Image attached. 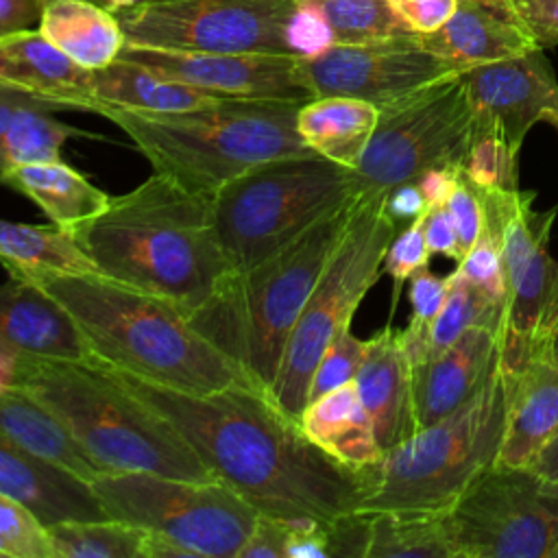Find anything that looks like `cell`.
I'll return each instance as SVG.
<instances>
[{"mask_svg":"<svg viewBox=\"0 0 558 558\" xmlns=\"http://www.w3.org/2000/svg\"><path fill=\"white\" fill-rule=\"evenodd\" d=\"M408 281H410L408 299H410L412 314H410V320H408L405 329L408 331H421L440 312V307L447 299L449 281H447V277L442 279V277L429 272L427 268L416 270Z\"/></svg>","mask_w":558,"mask_h":558,"instance_id":"cell-41","label":"cell"},{"mask_svg":"<svg viewBox=\"0 0 558 558\" xmlns=\"http://www.w3.org/2000/svg\"><path fill=\"white\" fill-rule=\"evenodd\" d=\"M116 15L126 44L144 48L312 57L331 46L299 0H150Z\"/></svg>","mask_w":558,"mask_h":558,"instance_id":"cell-10","label":"cell"},{"mask_svg":"<svg viewBox=\"0 0 558 558\" xmlns=\"http://www.w3.org/2000/svg\"><path fill=\"white\" fill-rule=\"evenodd\" d=\"M429 246L425 242L423 233V216L401 229H397L395 238L390 240L386 255H384V272L392 279V305L390 316L397 307L399 294L403 283L421 268H427L429 264Z\"/></svg>","mask_w":558,"mask_h":558,"instance_id":"cell-39","label":"cell"},{"mask_svg":"<svg viewBox=\"0 0 558 558\" xmlns=\"http://www.w3.org/2000/svg\"><path fill=\"white\" fill-rule=\"evenodd\" d=\"M120 59L222 98L294 100L314 98L301 57L259 52H183L124 44Z\"/></svg>","mask_w":558,"mask_h":558,"instance_id":"cell-16","label":"cell"},{"mask_svg":"<svg viewBox=\"0 0 558 558\" xmlns=\"http://www.w3.org/2000/svg\"><path fill=\"white\" fill-rule=\"evenodd\" d=\"M471 131L473 111L460 74L379 109L366 150L351 170L357 196H384L438 166L460 168Z\"/></svg>","mask_w":558,"mask_h":558,"instance_id":"cell-13","label":"cell"},{"mask_svg":"<svg viewBox=\"0 0 558 558\" xmlns=\"http://www.w3.org/2000/svg\"><path fill=\"white\" fill-rule=\"evenodd\" d=\"M0 344L17 355L94 362L68 310L41 286L15 275L0 283Z\"/></svg>","mask_w":558,"mask_h":558,"instance_id":"cell-20","label":"cell"},{"mask_svg":"<svg viewBox=\"0 0 558 558\" xmlns=\"http://www.w3.org/2000/svg\"><path fill=\"white\" fill-rule=\"evenodd\" d=\"M17 368V353L0 344V392L15 381Z\"/></svg>","mask_w":558,"mask_h":558,"instance_id":"cell-51","label":"cell"},{"mask_svg":"<svg viewBox=\"0 0 558 558\" xmlns=\"http://www.w3.org/2000/svg\"><path fill=\"white\" fill-rule=\"evenodd\" d=\"M41 2H46V0H41ZM92 2H96V4L116 13V11H122V9H131V7H137V4L150 2V0H92Z\"/></svg>","mask_w":558,"mask_h":558,"instance_id":"cell-52","label":"cell"},{"mask_svg":"<svg viewBox=\"0 0 558 558\" xmlns=\"http://www.w3.org/2000/svg\"><path fill=\"white\" fill-rule=\"evenodd\" d=\"M416 39L460 70L538 48L508 0H458L453 15L438 31L416 35Z\"/></svg>","mask_w":558,"mask_h":558,"instance_id":"cell-23","label":"cell"},{"mask_svg":"<svg viewBox=\"0 0 558 558\" xmlns=\"http://www.w3.org/2000/svg\"><path fill=\"white\" fill-rule=\"evenodd\" d=\"M0 83L35 98L96 113L94 72L61 52L39 28L0 37Z\"/></svg>","mask_w":558,"mask_h":558,"instance_id":"cell-21","label":"cell"},{"mask_svg":"<svg viewBox=\"0 0 558 558\" xmlns=\"http://www.w3.org/2000/svg\"><path fill=\"white\" fill-rule=\"evenodd\" d=\"M355 198L353 172L316 153L253 166L214 194L216 227L229 270L268 257Z\"/></svg>","mask_w":558,"mask_h":558,"instance_id":"cell-8","label":"cell"},{"mask_svg":"<svg viewBox=\"0 0 558 558\" xmlns=\"http://www.w3.org/2000/svg\"><path fill=\"white\" fill-rule=\"evenodd\" d=\"M54 558H146L148 534L122 519H65L48 525Z\"/></svg>","mask_w":558,"mask_h":558,"instance_id":"cell-34","label":"cell"},{"mask_svg":"<svg viewBox=\"0 0 558 558\" xmlns=\"http://www.w3.org/2000/svg\"><path fill=\"white\" fill-rule=\"evenodd\" d=\"M0 183L31 198L52 227L68 233L100 216L113 198L61 159L13 166L0 172Z\"/></svg>","mask_w":558,"mask_h":558,"instance_id":"cell-26","label":"cell"},{"mask_svg":"<svg viewBox=\"0 0 558 558\" xmlns=\"http://www.w3.org/2000/svg\"><path fill=\"white\" fill-rule=\"evenodd\" d=\"M299 425L316 447L347 466L364 469L384 456L355 381L310 401L299 416Z\"/></svg>","mask_w":558,"mask_h":558,"instance_id":"cell-27","label":"cell"},{"mask_svg":"<svg viewBox=\"0 0 558 558\" xmlns=\"http://www.w3.org/2000/svg\"><path fill=\"white\" fill-rule=\"evenodd\" d=\"M107 517L148 534L146 558H238L259 512L220 480L102 473L89 482Z\"/></svg>","mask_w":558,"mask_h":558,"instance_id":"cell-9","label":"cell"},{"mask_svg":"<svg viewBox=\"0 0 558 558\" xmlns=\"http://www.w3.org/2000/svg\"><path fill=\"white\" fill-rule=\"evenodd\" d=\"M543 122H549L551 126H556V129H558V111H551V113H547V116L543 118Z\"/></svg>","mask_w":558,"mask_h":558,"instance_id":"cell-53","label":"cell"},{"mask_svg":"<svg viewBox=\"0 0 558 558\" xmlns=\"http://www.w3.org/2000/svg\"><path fill=\"white\" fill-rule=\"evenodd\" d=\"M72 235L100 275L170 301L187 316L229 272L214 196L155 170Z\"/></svg>","mask_w":558,"mask_h":558,"instance_id":"cell-2","label":"cell"},{"mask_svg":"<svg viewBox=\"0 0 558 558\" xmlns=\"http://www.w3.org/2000/svg\"><path fill=\"white\" fill-rule=\"evenodd\" d=\"M506 397L501 371L464 405L416 429L364 466L366 490L360 512H445L499 456Z\"/></svg>","mask_w":558,"mask_h":558,"instance_id":"cell-7","label":"cell"},{"mask_svg":"<svg viewBox=\"0 0 558 558\" xmlns=\"http://www.w3.org/2000/svg\"><path fill=\"white\" fill-rule=\"evenodd\" d=\"M41 0H0V37L24 28H37Z\"/></svg>","mask_w":558,"mask_h":558,"instance_id":"cell-49","label":"cell"},{"mask_svg":"<svg viewBox=\"0 0 558 558\" xmlns=\"http://www.w3.org/2000/svg\"><path fill=\"white\" fill-rule=\"evenodd\" d=\"M37 105H52V102H46L41 98H35L26 92H20L15 87H9V85L0 83V172H4V168H7V163H4V140H7L13 122L17 120V116L24 109H31V107H37ZM52 107H57V105H52Z\"/></svg>","mask_w":558,"mask_h":558,"instance_id":"cell-47","label":"cell"},{"mask_svg":"<svg viewBox=\"0 0 558 558\" xmlns=\"http://www.w3.org/2000/svg\"><path fill=\"white\" fill-rule=\"evenodd\" d=\"M13 384L52 410L105 473L216 480L181 432L98 362L17 355Z\"/></svg>","mask_w":558,"mask_h":558,"instance_id":"cell-4","label":"cell"},{"mask_svg":"<svg viewBox=\"0 0 558 558\" xmlns=\"http://www.w3.org/2000/svg\"><path fill=\"white\" fill-rule=\"evenodd\" d=\"M543 355L547 360L558 362V272L547 299V305L543 310L541 323L527 344L525 355Z\"/></svg>","mask_w":558,"mask_h":558,"instance_id":"cell-45","label":"cell"},{"mask_svg":"<svg viewBox=\"0 0 558 558\" xmlns=\"http://www.w3.org/2000/svg\"><path fill=\"white\" fill-rule=\"evenodd\" d=\"M499 368V333L471 327L447 349L412 364L416 427L432 425L471 401Z\"/></svg>","mask_w":558,"mask_h":558,"instance_id":"cell-18","label":"cell"},{"mask_svg":"<svg viewBox=\"0 0 558 558\" xmlns=\"http://www.w3.org/2000/svg\"><path fill=\"white\" fill-rule=\"evenodd\" d=\"M445 209H447V214H449V218L456 227L460 248H462V253H466L482 233L484 209H482L480 194L475 192L471 181L462 174V170H460V179H458L456 190L451 192V196L445 203Z\"/></svg>","mask_w":558,"mask_h":558,"instance_id":"cell-40","label":"cell"},{"mask_svg":"<svg viewBox=\"0 0 558 558\" xmlns=\"http://www.w3.org/2000/svg\"><path fill=\"white\" fill-rule=\"evenodd\" d=\"M458 179H460V168L438 166V168L425 170L414 183L418 185L427 207H440L447 203V198L456 190Z\"/></svg>","mask_w":558,"mask_h":558,"instance_id":"cell-48","label":"cell"},{"mask_svg":"<svg viewBox=\"0 0 558 558\" xmlns=\"http://www.w3.org/2000/svg\"><path fill=\"white\" fill-rule=\"evenodd\" d=\"M0 432L35 458L85 482L105 473L57 414L17 384H11L0 392Z\"/></svg>","mask_w":558,"mask_h":558,"instance_id":"cell-25","label":"cell"},{"mask_svg":"<svg viewBox=\"0 0 558 558\" xmlns=\"http://www.w3.org/2000/svg\"><path fill=\"white\" fill-rule=\"evenodd\" d=\"M473 129H486L521 150L527 131L558 111V76L543 48L460 72Z\"/></svg>","mask_w":558,"mask_h":558,"instance_id":"cell-17","label":"cell"},{"mask_svg":"<svg viewBox=\"0 0 558 558\" xmlns=\"http://www.w3.org/2000/svg\"><path fill=\"white\" fill-rule=\"evenodd\" d=\"M508 4L538 48L558 46V0H508Z\"/></svg>","mask_w":558,"mask_h":558,"instance_id":"cell-42","label":"cell"},{"mask_svg":"<svg viewBox=\"0 0 558 558\" xmlns=\"http://www.w3.org/2000/svg\"><path fill=\"white\" fill-rule=\"evenodd\" d=\"M453 558H556L558 482L493 462L445 510Z\"/></svg>","mask_w":558,"mask_h":558,"instance_id":"cell-12","label":"cell"},{"mask_svg":"<svg viewBox=\"0 0 558 558\" xmlns=\"http://www.w3.org/2000/svg\"><path fill=\"white\" fill-rule=\"evenodd\" d=\"M355 388L384 451L410 438L418 427L412 401V364L401 344V329L390 323L368 338Z\"/></svg>","mask_w":558,"mask_h":558,"instance_id":"cell-22","label":"cell"},{"mask_svg":"<svg viewBox=\"0 0 558 558\" xmlns=\"http://www.w3.org/2000/svg\"><path fill=\"white\" fill-rule=\"evenodd\" d=\"M0 490L31 508L44 525L65 519H102L89 482L35 458L0 432Z\"/></svg>","mask_w":558,"mask_h":558,"instance_id":"cell-24","label":"cell"},{"mask_svg":"<svg viewBox=\"0 0 558 558\" xmlns=\"http://www.w3.org/2000/svg\"><path fill=\"white\" fill-rule=\"evenodd\" d=\"M499 371L506 418L497 462L530 466L558 432V362L527 353Z\"/></svg>","mask_w":558,"mask_h":558,"instance_id":"cell-19","label":"cell"},{"mask_svg":"<svg viewBox=\"0 0 558 558\" xmlns=\"http://www.w3.org/2000/svg\"><path fill=\"white\" fill-rule=\"evenodd\" d=\"M384 209L395 220V225L399 229V225H403V222L410 225V222L418 220L421 216H425L429 207H427L418 185L414 181H410V183H401L384 194Z\"/></svg>","mask_w":558,"mask_h":558,"instance_id":"cell-46","label":"cell"},{"mask_svg":"<svg viewBox=\"0 0 558 558\" xmlns=\"http://www.w3.org/2000/svg\"><path fill=\"white\" fill-rule=\"evenodd\" d=\"M0 556L54 558L48 525L4 490H0Z\"/></svg>","mask_w":558,"mask_h":558,"instance_id":"cell-37","label":"cell"},{"mask_svg":"<svg viewBox=\"0 0 558 558\" xmlns=\"http://www.w3.org/2000/svg\"><path fill=\"white\" fill-rule=\"evenodd\" d=\"M301 68L314 96H353L379 109L462 72L456 63L425 50L416 35L333 44L301 57Z\"/></svg>","mask_w":558,"mask_h":558,"instance_id":"cell-14","label":"cell"},{"mask_svg":"<svg viewBox=\"0 0 558 558\" xmlns=\"http://www.w3.org/2000/svg\"><path fill=\"white\" fill-rule=\"evenodd\" d=\"M325 26L333 44H371L414 35L388 0H299Z\"/></svg>","mask_w":558,"mask_h":558,"instance_id":"cell-35","label":"cell"},{"mask_svg":"<svg viewBox=\"0 0 558 558\" xmlns=\"http://www.w3.org/2000/svg\"><path fill=\"white\" fill-rule=\"evenodd\" d=\"M347 203L268 257L229 270L187 318L264 392L307 296L333 255L353 211Z\"/></svg>","mask_w":558,"mask_h":558,"instance_id":"cell-5","label":"cell"},{"mask_svg":"<svg viewBox=\"0 0 558 558\" xmlns=\"http://www.w3.org/2000/svg\"><path fill=\"white\" fill-rule=\"evenodd\" d=\"M109 371L166 416L216 480L259 514L283 521H336L360 512L364 469L347 466L316 447L299 421L257 386L235 384L192 395Z\"/></svg>","mask_w":558,"mask_h":558,"instance_id":"cell-1","label":"cell"},{"mask_svg":"<svg viewBox=\"0 0 558 558\" xmlns=\"http://www.w3.org/2000/svg\"><path fill=\"white\" fill-rule=\"evenodd\" d=\"M447 299L434 320L421 331L401 329V344L410 364H418L456 342L471 327H488L497 333L504 329L506 303L466 281L458 270L449 277Z\"/></svg>","mask_w":558,"mask_h":558,"instance_id":"cell-31","label":"cell"},{"mask_svg":"<svg viewBox=\"0 0 558 558\" xmlns=\"http://www.w3.org/2000/svg\"><path fill=\"white\" fill-rule=\"evenodd\" d=\"M423 233H425V242H427L432 253L447 255V257H451L456 262L462 259L464 253L460 248L456 227H453L445 205L427 209V214L423 216Z\"/></svg>","mask_w":558,"mask_h":558,"instance_id":"cell-44","label":"cell"},{"mask_svg":"<svg viewBox=\"0 0 558 558\" xmlns=\"http://www.w3.org/2000/svg\"><path fill=\"white\" fill-rule=\"evenodd\" d=\"M556 558H558V551H556Z\"/></svg>","mask_w":558,"mask_h":558,"instance_id":"cell-54","label":"cell"},{"mask_svg":"<svg viewBox=\"0 0 558 558\" xmlns=\"http://www.w3.org/2000/svg\"><path fill=\"white\" fill-rule=\"evenodd\" d=\"M519 153L497 133L473 129L460 170L480 187L519 190Z\"/></svg>","mask_w":558,"mask_h":558,"instance_id":"cell-36","label":"cell"},{"mask_svg":"<svg viewBox=\"0 0 558 558\" xmlns=\"http://www.w3.org/2000/svg\"><path fill=\"white\" fill-rule=\"evenodd\" d=\"M94 96L98 102L96 113L102 107L140 113H179L222 98L120 57L107 68L94 70Z\"/></svg>","mask_w":558,"mask_h":558,"instance_id":"cell-30","label":"cell"},{"mask_svg":"<svg viewBox=\"0 0 558 558\" xmlns=\"http://www.w3.org/2000/svg\"><path fill=\"white\" fill-rule=\"evenodd\" d=\"M399 20L414 35L438 31L456 11L458 0H388Z\"/></svg>","mask_w":558,"mask_h":558,"instance_id":"cell-43","label":"cell"},{"mask_svg":"<svg viewBox=\"0 0 558 558\" xmlns=\"http://www.w3.org/2000/svg\"><path fill=\"white\" fill-rule=\"evenodd\" d=\"M35 281L74 318L94 362L179 392L255 386L183 310L100 272L15 275Z\"/></svg>","mask_w":558,"mask_h":558,"instance_id":"cell-3","label":"cell"},{"mask_svg":"<svg viewBox=\"0 0 558 558\" xmlns=\"http://www.w3.org/2000/svg\"><path fill=\"white\" fill-rule=\"evenodd\" d=\"M366 517L364 558H453L445 512L379 510Z\"/></svg>","mask_w":558,"mask_h":558,"instance_id":"cell-33","label":"cell"},{"mask_svg":"<svg viewBox=\"0 0 558 558\" xmlns=\"http://www.w3.org/2000/svg\"><path fill=\"white\" fill-rule=\"evenodd\" d=\"M395 233L397 225L384 209V196L355 198L349 225L288 336L268 390L288 416L299 421L323 353L340 331L351 327L355 310L379 279Z\"/></svg>","mask_w":558,"mask_h":558,"instance_id":"cell-11","label":"cell"},{"mask_svg":"<svg viewBox=\"0 0 558 558\" xmlns=\"http://www.w3.org/2000/svg\"><path fill=\"white\" fill-rule=\"evenodd\" d=\"M377 120L379 107L362 98L314 96L299 107L296 131L312 153L353 170Z\"/></svg>","mask_w":558,"mask_h":558,"instance_id":"cell-29","label":"cell"},{"mask_svg":"<svg viewBox=\"0 0 558 558\" xmlns=\"http://www.w3.org/2000/svg\"><path fill=\"white\" fill-rule=\"evenodd\" d=\"M368 349V338L362 340L355 333H351V327L340 331L327 351L323 353L312 381H310V392H307V403L318 399L320 395L336 390L349 381L355 379L357 368L366 355Z\"/></svg>","mask_w":558,"mask_h":558,"instance_id":"cell-38","label":"cell"},{"mask_svg":"<svg viewBox=\"0 0 558 558\" xmlns=\"http://www.w3.org/2000/svg\"><path fill=\"white\" fill-rule=\"evenodd\" d=\"M534 198L536 194L530 190H514L504 218L506 316L499 333L501 360L525 355L558 272V264L547 251L558 207L538 211L534 209Z\"/></svg>","mask_w":558,"mask_h":558,"instance_id":"cell-15","label":"cell"},{"mask_svg":"<svg viewBox=\"0 0 558 558\" xmlns=\"http://www.w3.org/2000/svg\"><path fill=\"white\" fill-rule=\"evenodd\" d=\"M0 264L9 275L98 272L72 233L0 218Z\"/></svg>","mask_w":558,"mask_h":558,"instance_id":"cell-32","label":"cell"},{"mask_svg":"<svg viewBox=\"0 0 558 558\" xmlns=\"http://www.w3.org/2000/svg\"><path fill=\"white\" fill-rule=\"evenodd\" d=\"M530 469H534L536 473L556 480L558 482V432L556 436L547 442V447L534 458V462L530 464Z\"/></svg>","mask_w":558,"mask_h":558,"instance_id":"cell-50","label":"cell"},{"mask_svg":"<svg viewBox=\"0 0 558 558\" xmlns=\"http://www.w3.org/2000/svg\"><path fill=\"white\" fill-rule=\"evenodd\" d=\"M37 28L72 61L92 72L113 63L126 44L118 15L92 0L41 2Z\"/></svg>","mask_w":558,"mask_h":558,"instance_id":"cell-28","label":"cell"},{"mask_svg":"<svg viewBox=\"0 0 558 558\" xmlns=\"http://www.w3.org/2000/svg\"><path fill=\"white\" fill-rule=\"evenodd\" d=\"M303 102L220 98L179 113H140L102 107L148 159L155 172L214 196L222 185L257 163L312 153L299 131Z\"/></svg>","mask_w":558,"mask_h":558,"instance_id":"cell-6","label":"cell"}]
</instances>
